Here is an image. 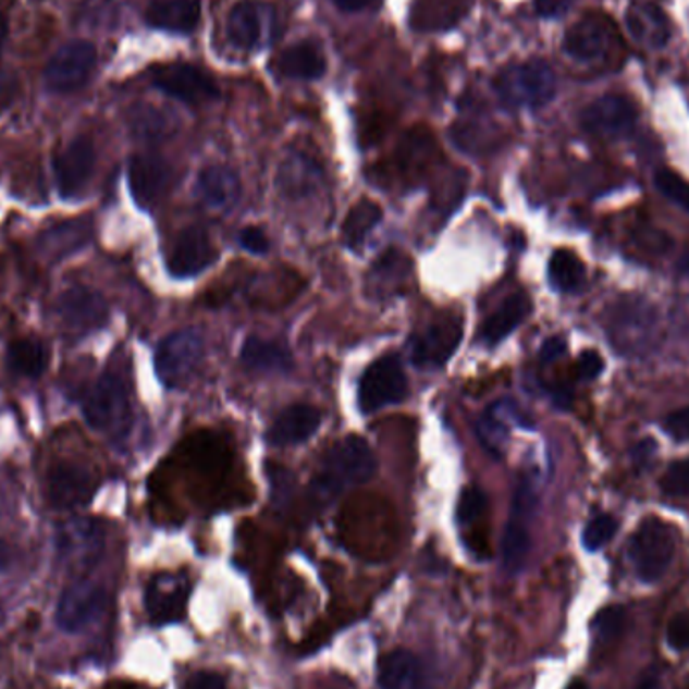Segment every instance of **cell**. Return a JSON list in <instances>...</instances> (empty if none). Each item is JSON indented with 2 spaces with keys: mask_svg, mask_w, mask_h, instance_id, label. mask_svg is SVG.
<instances>
[{
  "mask_svg": "<svg viewBox=\"0 0 689 689\" xmlns=\"http://www.w3.org/2000/svg\"><path fill=\"white\" fill-rule=\"evenodd\" d=\"M637 122V108L629 97L603 95L582 111V127L601 137L629 134Z\"/></svg>",
  "mask_w": 689,
  "mask_h": 689,
  "instance_id": "cell-15",
  "label": "cell"
},
{
  "mask_svg": "<svg viewBox=\"0 0 689 689\" xmlns=\"http://www.w3.org/2000/svg\"><path fill=\"white\" fill-rule=\"evenodd\" d=\"M660 488L667 496H689V458L674 462L663 473Z\"/></svg>",
  "mask_w": 689,
  "mask_h": 689,
  "instance_id": "cell-42",
  "label": "cell"
},
{
  "mask_svg": "<svg viewBox=\"0 0 689 689\" xmlns=\"http://www.w3.org/2000/svg\"><path fill=\"white\" fill-rule=\"evenodd\" d=\"M378 681L381 689H423L426 672L407 649H395L379 660Z\"/></svg>",
  "mask_w": 689,
  "mask_h": 689,
  "instance_id": "cell-24",
  "label": "cell"
},
{
  "mask_svg": "<svg viewBox=\"0 0 689 689\" xmlns=\"http://www.w3.org/2000/svg\"><path fill=\"white\" fill-rule=\"evenodd\" d=\"M226 35L236 49L250 51L262 37L260 13L253 2H238L232 7L226 19Z\"/></svg>",
  "mask_w": 689,
  "mask_h": 689,
  "instance_id": "cell-33",
  "label": "cell"
},
{
  "mask_svg": "<svg viewBox=\"0 0 689 689\" xmlns=\"http://www.w3.org/2000/svg\"><path fill=\"white\" fill-rule=\"evenodd\" d=\"M608 42H611V35H608V28L603 25V21L595 16H587L568 28L563 47H565V53L573 57L575 61L591 63L605 57Z\"/></svg>",
  "mask_w": 689,
  "mask_h": 689,
  "instance_id": "cell-23",
  "label": "cell"
},
{
  "mask_svg": "<svg viewBox=\"0 0 689 689\" xmlns=\"http://www.w3.org/2000/svg\"><path fill=\"white\" fill-rule=\"evenodd\" d=\"M667 643L676 651L689 649V608L677 613L676 617L667 625Z\"/></svg>",
  "mask_w": 689,
  "mask_h": 689,
  "instance_id": "cell-44",
  "label": "cell"
},
{
  "mask_svg": "<svg viewBox=\"0 0 689 689\" xmlns=\"http://www.w3.org/2000/svg\"><path fill=\"white\" fill-rule=\"evenodd\" d=\"M653 452H655V444L651 442V440H645V442H641L639 446H637L636 452H633V458L637 462H648L651 456H653Z\"/></svg>",
  "mask_w": 689,
  "mask_h": 689,
  "instance_id": "cell-54",
  "label": "cell"
},
{
  "mask_svg": "<svg viewBox=\"0 0 689 689\" xmlns=\"http://www.w3.org/2000/svg\"><path fill=\"white\" fill-rule=\"evenodd\" d=\"M381 208L371 200H359L343 222V241L349 248L366 243L367 234L381 222Z\"/></svg>",
  "mask_w": 689,
  "mask_h": 689,
  "instance_id": "cell-36",
  "label": "cell"
},
{
  "mask_svg": "<svg viewBox=\"0 0 689 689\" xmlns=\"http://www.w3.org/2000/svg\"><path fill=\"white\" fill-rule=\"evenodd\" d=\"M677 269H679V272H681V274H686V276H689V250H686V253H684V257L679 258V262H677Z\"/></svg>",
  "mask_w": 689,
  "mask_h": 689,
  "instance_id": "cell-58",
  "label": "cell"
},
{
  "mask_svg": "<svg viewBox=\"0 0 689 689\" xmlns=\"http://www.w3.org/2000/svg\"><path fill=\"white\" fill-rule=\"evenodd\" d=\"M549 281L561 293H575L585 283V264L581 258L567 248L554 250L549 260Z\"/></svg>",
  "mask_w": 689,
  "mask_h": 689,
  "instance_id": "cell-35",
  "label": "cell"
},
{
  "mask_svg": "<svg viewBox=\"0 0 689 689\" xmlns=\"http://www.w3.org/2000/svg\"><path fill=\"white\" fill-rule=\"evenodd\" d=\"M537 508L534 488L522 480L514 494L513 513L502 539V563L508 573H518L527 565L530 553V520Z\"/></svg>",
  "mask_w": 689,
  "mask_h": 689,
  "instance_id": "cell-11",
  "label": "cell"
},
{
  "mask_svg": "<svg viewBox=\"0 0 689 689\" xmlns=\"http://www.w3.org/2000/svg\"><path fill=\"white\" fill-rule=\"evenodd\" d=\"M573 0H534V11L544 19H554L567 13Z\"/></svg>",
  "mask_w": 689,
  "mask_h": 689,
  "instance_id": "cell-50",
  "label": "cell"
},
{
  "mask_svg": "<svg viewBox=\"0 0 689 689\" xmlns=\"http://www.w3.org/2000/svg\"><path fill=\"white\" fill-rule=\"evenodd\" d=\"M663 430L674 438L676 442H688L689 440V406L677 409L674 414H669L663 421Z\"/></svg>",
  "mask_w": 689,
  "mask_h": 689,
  "instance_id": "cell-45",
  "label": "cell"
},
{
  "mask_svg": "<svg viewBox=\"0 0 689 689\" xmlns=\"http://www.w3.org/2000/svg\"><path fill=\"white\" fill-rule=\"evenodd\" d=\"M127 180L132 196L142 208H151L162 200L172 184V168L160 156L139 153L130 160Z\"/></svg>",
  "mask_w": 689,
  "mask_h": 689,
  "instance_id": "cell-20",
  "label": "cell"
},
{
  "mask_svg": "<svg viewBox=\"0 0 689 689\" xmlns=\"http://www.w3.org/2000/svg\"><path fill=\"white\" fill-rule=\"evenodd\" d=\"M407 379L397 355L379 357L359 381V407L364 414H373L385 406L404 402Z\"/></svg>",
  "mask_w": 689,
  "mask_h": 689,
  "instance_id": "cell-8",
  "label": "cell"
},
{
  "mask_svg": "<svg viewBox=\"0 0 689 689\" xmlns=\"http://www.w3.org/2000/svg\"><path fill=\"white\" fill-rule=\"evenodd\" d=\"M321 176L319 168L305 156H293L283 163L281 172H279V186L291 194V196H303L309 194L317 180Z\"/></svg>",
  "mask_w": 689,
  "mask_h": 689,
  "instance_id": "cell-37",
  "label": "cell"
},
{
  "mask_svg": "<svg viewBox=\"0 0 689 689\" xmlns=\"http://www.w3.org/2000/svg\"><path fill=\"white\" fill-rule=\"evenodd\" d=\"M97 63L94 42L69 41L51 57L45 69V85L53 94H73L89 82Z\"/></svg>",
  "mask_w": 689,
  "mask_h": 689,
  "instance_id": "cell-10",
  "label": "cell"
},
{
  "mask_svg": "<svg viewBox=\"0 0 689 689\" xmlns=\"http://www.w3.org/2000/svg\"><path fill=\"white\" fill-rule=\"evenodd\" d=\"M184 689H226V681L220 674L214 672H200L189 677Z\"/></svg>",
  "mask_w": 689,
  "mask_h": 689,
  "instance_id": "cell-49",
  "label": "cell"
},
{
  "mask_svg": "<svg viewBox=\"0 0 689 689\" xmlns=\"http://www.w3.org/2000/svg\"><path fill=\"white\" fill-rule=\"evenodd\" d=\"M146 19L151 27L192 33L202 19V0H151Z\"/></svg>",
  "mask_w": 689,
  "mask_h": 689,
  "instance_id": "cell-25",
  "label": "cell"
},
{
  "mask_svg": "<svg viewBox=\"0 0 689 689\" xmlns=\"http://www.w3.org/2000/svg\"><path fill=\"white\" fill-rule=\"evenodd\" d=\"M95 487L97 482L91 468H87L82 462L61 459L49 468L45 496L51 508L71 510L87 504L94 496Z\"/></svg>",
  "mask_w": 689,
  "mask_h": 689,
  "instance_id": "cell-12",
  "label": "cell"
},
{
  "mask_svg": "<svg viewBox=\"0 0 689 689\" xmlns=\"http://www.w3.org/2000/svg\"><path fill=\"white\" fill-rule=\"evenodd\" d=\"M54 315L65 331L85 335L108 323L109 307L106 298L94 288L71 286L57 298Z\"/></svg>",
  "mask_w": 689,
  "mask_h": 689,
  "instance_id": "cell-14",
  "label": "cell"
},
{
  "mask_svg": "<svg viewBox=\"0 0 689 689\" xmlns=\"http://www.w3.org/2000/svg\"><path fill=\"white\" fill-rule=\"evenodd\" d=\"M189 582L184 575L162 573L149 581L146 589V611L156 625L176 623L186 613Z\"/></svg>",
  "mask_w": 689,
  "mask_h": 689,
  "instance_id": "cell-18",
  "label": "cell"
},
{
  "mask_svg": "<svg viewBox=\"0 0 689 689\" xmlns=\"http://www.w3.org/2000/svg\"><path fill=\"white\" fill-rule=\"evenodd\" d=\"M49 366V349L41 339H16L9 347V367L21 378H39Z\"/></svg>",
  "mask_w": 689,
  "mask_h": 689,
  "instance_id": "cell-34",
  "label": "cell"
},
{
  "mask_svg": "<svg viewBox=\"0 0 689 689\" xmlns=\"http://www.w3.org/2000/svg\"><path fill=\"white\" fill-rule=\"evenodd\" d=\"M218 258V248L202 226L182 230L168 258V269L176 279H189L206 271Z\"/></svg>",
  "mask_w": 689,
  "mask_h": 689,
  "instance_id": "cell-19",
  "label": "cell"
},
{
  "mask_svg": "<svg viewBox=\"0 0 689 689\" xmlns=\"http://www.w3.org/2000/svg\"><path fill=\"white\" fill-rule=\"evenodd\" d=\"M153 85L180 101L186 103H204L218 97L217 83L202 69L176 63L158 69L153 75Z\"/></svg>",
  "mask_w": 689,
  "mask_h": 689,
  "instance_id": "cell-16",
  "label": "cell"
},
{
  "mask_svg": "<svg viewBox=\"0 0 689 689\" xmlns=\"http://www.w3.org/2000/svg\"><path fill=\"white\" fill-rule=\"evenodd\" d=\"M276 65L284 77L311 82V79H319L327 71V59H324L321 45L307 39V41L293 42L291 47H286L279 57Z\"/></svg>",
  "mask_w": 689,
  "mask_h": 689,
  "instance_id": "cell-26",
  "label": "cell"
},
{
  "mask_svg": "<svg viewBox=\"0 0 689 689\" xmlns=\"http://www.w3.org/2000/svg\"><path fill=\"white\" fill-rule=\"evenodd\" d=\"M198 189L204 202L212 210H230L241 198V180L224 165H210L198 177Z\"/></svg>",
  "mask_w": 689,
  "mask_h": 689,
  "instance_id": "cell-29",
  "label": "cell"
},
{
  "mask_svg": "<svg viewBox=\"0 0 689 689\" xmlns=\"http://www.w3.org/2000/svg\"><path fill=\"white\" fill-rule=\"evenodd\" d=\"M603 369H605V364H603V357L599 353L587 349V352H582L579 355L577 376L582 381H593V379L599 378L603 373Z\"/></svg>",
  "mask_w": 689,
  "mask_h": 689,
  "instance_id": "cell-46",
  "label": "cell"
},
{
  "mask_svg": "<svg viewBox=\"0 0 689 689\" xmlns=\"http://www.w3.org/2000/svg\"><path fill=\"white\" fill-rule=\"evenodd\" d=\"M335 4H337L339 9H343V11H361V9H366L369 4H373L376 0H333Z\"/></svg>",
  "mask_w": 689,
  "mask_h": 689,
  "instance_id": "cell-53",
  "label": "cell"
},
{
  "mask_svg": "<svg viewBox=\"0 0 689 689\" xmlns=\"http://www.w3.org/2000/svg\"><path fill=\"white\" fill-rule=\"evenodd\" d=\"M567 352V343L563 337H551L544 341L541 349L542 364H553Z\"/></svg>",
  "mask_w": 689,
  "mask_h": 689,
  "instance_id": "cell-51",
  "label": "cell"
},
{
  "mask_svg": "<svg viewBox=\"0 0 689 689\" xmlns=\"http://www.w3.org/2000/svg\"><path fill=\"white\" fill-rule=\"evenodd\" d=\"M108 605V593L99 582L79 581L71 582L67 589L59 596L54 622L59 629L67 633H82L89 629L99 617L103 615Z\"/></svg>",
  "mask_w": 689,
  "mask_h": 689,
  "instance_id": "cell-9",
  "label": "cell"
},
{
  "mask_svg": "<svg viewBox=\"0 0 689 689\" xmlns=\"http://www.w3.org/2000/svg\"><path fill=\"white\" fill-rule=\"evenodd\" d=\"M487 494L480 488H464L458 501V520L462 525H472L482 514L487 513Z\"/></svg>",
  "mask_w": 689,
  "mask_h": 689,
  "instance_id": "cell-43",
  "label": "cell"
},
{
  "mask_svg": "<svg viewBox=\"0 0 689 689\" xmlns=\"http://www.w3.org/2000/svg\"><path fill=\"white\" fill-rule=\"evenodd\" d=\"M462 319L442 315L411 337V361L421 369H438L458 349L462 341Z\"/></svg>",
  "mask_w": 689,
  "mask_h": 689,
  "instance_id": "cell-13",
  "label": "cell"
},
{
  "mask_svg": "<svg viewBox=\"0 0 689 689\" xmlns=\"http://www.w3.org/2000/svg\"><path fill=\"white\" fill-rule=\"evenodd\" d=\"M83 416L89 428L123 438L132 428V404L123 379L115 373H106L95 381L94 387L83 399Z\"/></svg>",
  "mask_w": 689,
  "mask_h": 689,
  "instance_id": "cell-2",
  "label": "cell"
},
{
  "mask_svg": "<svg viewBox=\"0 0 689 689\" xmlns=\"http://www.w3.org/2000/svg\"><path fill=\"white\" fill-rule=\"evenodd\" d=\"M627 623V613L622 605H611V607L601 608L593 619V631H595L596 641L599 643H608L613 639L622 636Z\"/></svg>",
  "mask_w": 689,
  "mask_h": 689,
  "instance_id": "cell-39",
  "label": "cell"
},
{
  "mask_svg": "<svg viewBox=\"0 0 689 689\" xmlns=\"http://www.w3.org/2000/svg\"><path fill=\"white\" fill-rule=\"evenodd\" d=\"M7 35H9V21H7L4 13H0V57H2V49H4Z\"/></svg>",
  "mask_w": 689,
  "mask_h": 689,
  "instance_id": "cell-57",
  "label": "cell"
},
{
  "mask_svg": "<svg viewBox=\"0 0 689 689\" xmlns=\"http://www.w3.org/2000/svg\"><path fill=\"white\" fill-rule=\"evenodd\" d=\"M238 243L243 246L244 250L253 253V255H264L269 250V238L262 230L257 226H248L241 232L238 236Z\"/></svg>",
  "mask_w": 689,
  "mask_h": 689,
  "instance_id": "cell-48",
  "label": "cell"
},
{
  "mask_svg": "<svg viewBox=\"0 0 689 689\" xmlns=\"http://www.w3.org/2000/svg\"><path fill=\"white\" fill-rule=\"evenodd\" d=\"M567 689H589V688H587V684H585V681H581V679H575V681H570V684H568Z\"/></svg>",
  "mask_w": 689,
  "mask_h": 689,
  "instance_id": "cell-60",
  "label": "cell"
},
{
  "mask_svg": "<svg viewBox=\"0 0 689 689\" xmlns=\"http://www.w3.org/2000/svg\"><path fill=\"white\" fill-rule=\"evenodd\" d=\"M2 619H4V613H2V605H0V625H2Z\"/></svg>",
  "mask_w": 689,
  "mask_h": 689,
  "instance_id": "cell-61",
  "label": "cell"
},
{
  "mask_svg": "<svg viewBox=\"0 0 689 689\" xmlns=\"http://www.w3.org/2000/svg\"><path fill=\"white\" fill-rule=\"evenodd\" d=\"M641 244L649 246V250H660L665 253L667 246H669V238L663 234L662 230H641Z\"/></svg>",
  "mask_w": 689,
  "mask_h": 689,
  "instance_id": "cell-52",
  "label": "cell"
},
{
  "mask_svg": "<svg viewBox=\"0 0 689 689\" xmlns=\"http://www.w3.org/2000/svg\"><path fill=\"white\" fill-rule=\"evenodd\" d=\"M494 89L510 108H542L553 101L556 75L542 61L518 63L502 71L494 82Z\"/></svg>",
  "mask_w": 689,
  "mask_h": 689,
  "instance_id": "cell-4",
  "label": "cell"
},
{
  "mask_svg": "<svg viewBox=\"0 0 689 689\" xmlns=\"http://www.w3.org/2000/svg\"><path fill=\"white\" fill-rule=\"evenodd\" d=\"M676 528L657 516H648L629 541V558L643 582L662 579L676 554Z\"/></svg>",
  "mask_w": 689,
  "mask_h": 689,
  "instance_id": "cell-3",
  "label": "cell"
},
{
  "mask_svg": "<svg viewBox=\"0 0 689 689\" xmlns=\"http://www.w3.org/2000/svg\"><path fill=\"white\" fill-rule=\"evenodd\" d=\"M637 689H662V681H660V677L648 674V676L641 677Z\"/></svg>",
  "mask_w": 689,
  "mask_h": 689,
  "instance_id": "cell-56",
  "label": "cell"
},
{
  "mask_svg": "<svg viewBox=\"0 0 689 689\" xmlns=\"http://www.w3.org/2000/svg\"><path fill=\"white\" fill-rule=\"evenodd\" d=\"M321 426V414L307 404H295L286 407L279 418L274 419L267 440L272 446H293L309 440Z\"/></svg>",
  "mask_w": 689,
  "mask_h": 689,
  "instance_id": "cell-22",
  "label": "cell"
},
{
  "mask_svg": "<svg viewBox=\"0 0 689 689\" xmlns=\"http://www.w3.org/2000/svg\"><path fill=\"white\" fill-rule=\"evenodd\" d=\"M627 28L637 41L649 49H662L669 41V21L655 4H633L625 16Z\"/></svg>",
  "mask_w": 689,
  "mask_h": 689,
  "instance_id": "cell-28",
  "label": "cell"
},
{
  "mask_svg": "<svg viewBox=\"0 0 689 689\" xmlns=\"http://www.w3.org/2000/svg\"><path fill=\"white\" fill-rule=\"evenodd\" d=\"M241 361L250 371H286L293 367V357L283 343L262 337L244 341Z\"/></svg>",
  "mask_w": 689,
  "mask_h": 689,
  "instance_id": "cell-30",
  "label": "cell"
},
{
  "mask_svg": "<svg viewBox=\"0 0 689 689\" xmlns=\"http://www.w3.org/2000/svg\"><path fill=\"white\" fill-rule=\"evenodd\" d=\"M130 132L144 142L165 139L176 132V120L172 113L153 106H136L127 113Z\"/></svg>",
  "mask_w": 689,
  "mask_h": 689,
  "instance_id": "cell-32",
  "label": "cell"
},
{
  "mask_svg": "<svg viewBox=\"0 0 689 689\" xmlns=\"http://www.w3.org/2000/svg\"><path fill=\"white\" fill-rule=\"evenodd\" d=\"M204 355L202 335L194 329H182L162 339L156 349L153 366L156 376L165 387H182L186 385L196 369L200 366Z\"/></svg>",
  "mask_w": 689,
  "mask_h": 689,
  "instance_id": "cell-6",
  "label": "cell"
},
{
  "mask_svg": "<svg viewBox=\"0 0 689 689\" xmlns=\"http://www.w3.org/2000/svg\"><path fill=\"white\" fill-rule=\"evenodd\" d=\"M530 312V298L525 293H516L506 298L496 312L482 327V339L487 345H499L502 339L508 337L518 324L522 323Z\"/></svg>",
  "mask_w": 689,
  "mask_h": 689,
  "instance_id": "cell-31",
  "label": "cell"
},
{
  "mask_svg": "<svg viewBox=\"0 0 689 689\" xmlns=\"http://www.w3.org/2000/svg\"><path fill=\"white\" fill-rule=\"evenodd\" d=\"M103 689H139L134 684H127V681H113V684H109Z\"/></svg>",
  "mask_w": 689,
  "mask_h": 689,
  "instance_id": "cell-59",
  "label": "cell"
},
{
  "mask_svg": "<svg viewBox=\"0 0 689 689\" xmlns=\"http://www.w3.org/2000/svg\"><path fill=\"white\" fill-rule=\"evenodd\" d=\"M54 546L65 567L87 570L106 551V530L94 518L75 516L57 528Z\"/></svg>",
  "mask_w": 689,
  "mask_h": 689,
  "instance_id": "cell-7",
  "label": "cell"
},
{
  "mask_svg": "<svg viewBox=\"0 0 689 689\" xmlns=\"http://www.w3.org/2000/svg\"><path fill=\"white\" fill-rule=\"evenodd\" d=\"M95 148L89 137H75L54 158V182L63 198L77 196L94 174Z\"/></svg>",
  "mask_w": 689,
  "mask_h": 689,
  "instance_id": "cell-17",
  "label": "cell"
},
{
  "mask_svg": "<svg viewBox=\"0 0 689 689\" xmlns=\"http://www.w3.org/2000/svg\"><path fill=\"white\" fill-rule=\"evenodd\" d=\"M617 528H619V522H617L615 516H611V514H599V516H595V518L585 527V530H582V544H585V549H587V551H599V549H603V546L615 537Z\"/></svg>",
  "mask_w": 689,
  "mask_h": 689,
  "instance_id": "cell-40",
  "label": "cell"
},
{
  "mask_svg": "<svg viewBox=\"0 0 689 689\" xmlns=\"http://www.w3.org/2000/svg\"><path fill=\"white\" fill-rule=\"evenodd\" d=\"M433 149L435 146H433L432 136L428 132L416 130V132L407 134L402 149H399V160H402L404 170L409 174L419 172L423 165H428L432 160Z\"/></svg>",
  "mask_w": 689,
  "mask_h": 689,
  "instance_id": "cell-38",
  "label": "cell"
},
{
  "mask_svg": "<svg viewBox=\"0 0 689 689\" xmlns=\"http://www.w3.org/2000/svg\"><path fill=\"white\" fill-rule=\"evenodd\" d=\"M378 470V459L364 438L349 435L329 447L319 473L312 482V494L331 501L345 488L366 484Z\"/></svg>",
  "mask_w": 689,
  "mask_h": 689,
  "instance_id": "cell-1",
  "label": "cell"
},
{
  "mask_svg": "<svg viewBox=\"0 0 689 689\" xmlns=\"http://www.w3.org/2000/svg\"><path fill=\"white\" fill-rule=\"evenodd\" d=\"M655 188L662 192L669 202L677 204L679 208L689 212V182L677 176L672 170H657L655 172Z\"/></svg>",
  "mask_w": 689,
  "mask_h": 689,
  "instance_id": "cell-41",
  "label": "cell"
},
{
  "mask_svg": "<svg viewBox=\"0 0 689 689\" xmlns=\"http://www.w3.org/2000/svg\"><path fill=\"white\" fill-rule=\"evenodd\" d=\"M11 565V549L7 541L0 537V573H4Z\"/></svg>",
  "mask_w": 689,
  "mask_h": 689,
  "instance_id": "cell-55",
  "label": "cell"
},
{
  "mask_svg": "<svg viewBox=\"0 0 689 689\" xmlns=\"http://www.w3.org/2000/svg\"><path fill=\"white\" fill-rule=\"evenodd\" d=\"M657 317L643 298H623L608 311L607 337L623 355H641L655 341Z\"/></svg>",
  "mask_w": 689,
  "mask_h": 689,
  "instance_id": "cell-5",
  "label": "cell"
},
{
  "mask_svg": "<svg viewBox=\"0 0 689 689\" xmlns=\"http://www.w3.org/2000/svg\"><path fill=\"white\" fill-rule=\"evenodd\" d=\"M94 236L91 218H69L42 230L37 238V253L47 262H59L83 250Z\"/></svg>",
  "mask_w": 689,
  "mask_h": 689,
  "instance_id": "cell-21",
  "label": "cell"
},
{
  "mask_svg": "<svg viewBox=\"0 0 689 689\" xmlns=\"http://www.w3.org/2000/svg\"><path fill=\"white\" fill-rule=\"evenodd\" d=\"M411 274V260L402 253L390 250L376 260L367 276V293L373 298H387L404 288Z\"/></svg>",
  "mask_w": 689,
  "mask_h": 689,
  "instance_id": "cell-27",
  "label": "cell"
},
{
  "mask_svg": "<svg viewBox=\"0 0 689 689\" xmlns=\"http://www.w3.org/2000/svg\"><path fill=\"white\" fill-rule=\"evenodd\" d=\"M19 95V79L11 71H0V115L13 108Z\"/></svg>",
  "mask_w": 689,
  "mask_h": 689,
  "instance_id": "cell-47",
  "label": "cell"
}]
</instances>
